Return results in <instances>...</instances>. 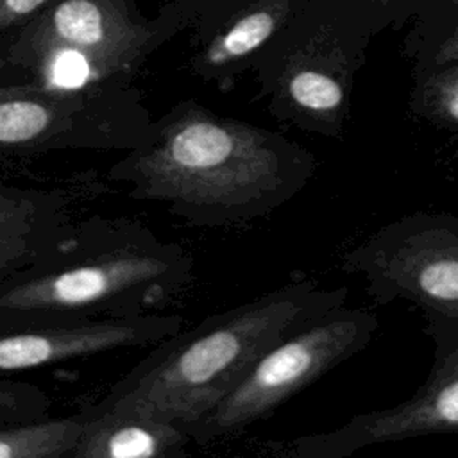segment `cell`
Listing matches in <instances>:
<instances>
[{
  "mask_svg": "<svg viewBox=\"0 0 458 458\" xmlns=\"http://www.w3.org/2000/svg\"><path fill=\"white\" fill-rule=\"evenodd\" d=\"M30 385H13V383H0V424L23 419L29 404H45L43 394H36L30 397L29 394L32 388Z\"/></svg>",
  "mask_w": 458,
  "mask_h": 458,
  "instance_id": "cell-15",
  "label": "cell"
},
{
  "mask_svg": "<svg viewBox=\"0 0 458 458\" xmlns=\"http://www.w3.org/2000/svg\"><path fill=\"white\" fill-rule=\"evenodd\" d=\"M315 170V156L284 134L186 100L150 123L113 175L132 197L166 202L193 225L225 227L270 215Z\"/></svg>",
  "mask_w": 458,
  "mask_h": 458,
  "instance_id": "cell-1",
  "label": "cell"
},
{
  "mask_svg": "<svg viewBox=\"0 0 458 458\" xmlns=\"http://www.w3.org/2000/svg\"><path fill=\"white\" fill-rule=\"evenodd\" d=\"M410 109L429 125L458 138V63L422 72Z\"/></svg>",
  "mask_w": 458,
  "mask_h": 458,
  "instance_id": "cell-13",
  "label": "cell"
},
{
  "mask_svg": "<svg viewBox=\"0 0 458 458\" xmlns=\"http://www.w3.org/2000/svg\"><path fill=\"white\" fill-rule=\"evenodd\" d=\"M340 268L379 304L417 306L435 347L458 344V213L403 215L344 252Z\"/></svg>",
  "mask_w": 458,
  "mask_h": 458,
  "instance_id": "cell-4",
  "label": "cell"
},
{
  "mask_svg": "<svg viewBox=\"0 0 458 458\" xmlns=\"http://www.w3.org/2000/svg\"><path fill=\"white\" fill-rule=\"evenodd\" d=\"M181 315H125L68 327L34 329L0 336V372L34 369L95 352L159 344L182 327Z\"/></svg>",
  "mask_w": 458,
  "mask_h": 458,
  "instance_id": "cell-9",
  "label": "cell"
},
{
  "mask_svg": "<svg viewBox=\"0 0 458 458\" xmlns=\"http://www.w3.org/2000/svg\"><path fill=\"white\" fill-rule=\"evenodd\" d=\"M188 433L131 406L106 401L82 417V429L70 458H168L184 454Z\"/></svg>",
  "mask_w": 458,
  "mask_h": 458,
  "instance_id": "cell-10",
  "label": "cell"
},
{
  "mask_svg": "<svg viewBox=\"0 0 458 458\" xmlns=\"http://www.w3.org/2000/svg\"><path fill=\"white\" fill-rule=\"evenodd\" d=\"M345 286L297 276L188 331L161 340L107 401L186 429L213 410L272 345L308 320L344 304Z\"/></svg>",
  "mask_w": 458,
  "mask_h": 458,
  "instance_id": "cell-2",
  "label": "cell"
},
{
  "mask_svg": "<svg viewBox=\"0 0 458 458\" xmlns=\"http://www.w3.org/2000/svg\"><path fill=\"white\" fill-rule=\"evenodd\" d=\"M191 256L179 245L145 243L20 283L0 295L9 310H73L132 290L170 292L191 276Z\"/></svg>",
  "mask_w": 458,
  "mask_h": 458,
  "instance_id": "cell-8",
  "label": "cell"
},
{
  "mask_svg": "<svg viewBox=\"0 0 458 458\" xmlns=\"http://www.w3.org/2000/svg\"><path fill=\"white\" fill-rule=\"evenodd\" d=\"M277 18L268 11H254L238 18L200 55L199 72L225 89L242 63L256 54L274 36Z\"/></svg>",
  "mask_w": 458,
  "mask_h": 458,
  "instance_id": "cell-11",
  "label": "cell"
},
{
  "mask_svg": "<svg viewBox=\"0 0 458 458\" xmlns=\"http://www.w3.org/2000/svg\"><path fill=\"white\" fill-rule=\"evenodd\" d=\"M379 327L376 313L344 304L302 324L265 351L243 379L184 431L209 444L242 433L336 365L363 351Z\"/></svg>",
  "mask_w": 458,
  "mask_h": 458,
  "instance_id": "cell-5",
  "label": "cell"
},
{
  "mask_svg": "<svg viewBox=\"0 0 458 458\" xmlns=\"http://www.w3.org/2000/svg\"><path fill=\"white\" fill-rule=\"evenodd\" d=\"M82 429V417L0 428V458L70 456Z\"/></svg>",
  "mask_w": 458,
  "mask_h": 458,
  "instance_id": "cell-12",
  "label": "cell"
},
{
  "mask_svg": "<svg viewBox=\"0 0 458 458\" xmlns=\"http://www.w3.org/2000/svg\"><path fill=\"white\" fill-rule=\"evenodd\" d=\"M39 208L29 197L0 190V231H32Z\"/></svg>",
  "mask_w": 458,
  "mask_h": 458,
  "instance_id": "cell-14",
  "label": "cell"
},
{
  "mask_svg": "<svg viewBox=\"0 0 458 458\" xmlns=\"http://www.w3.org/2000/svg\"><path fill=\"white\" fill-rule=\"evenodd\" d=\"M7 34L0 66L57 88H91L127 77L154 30L127 0H54Z\"/></svg>",
  "mask_w": 458,
  "mask_h": 458,
  "instance_id": "cell-3",
  "label": "cell"
},
{
  "mask_svg": "<svg viewBox=\"0 0 458 458\" xmlns=\"http://www.w3.org/2000/svg\"><path fill=\"white\" fill-rule=\"evenodd\" d=\"M440 433H458V344L435 347L431 370L410 399L267 447L284 458H345L370 445Z\"/></svg>",
  "mask_w": 458,
  "mask_h": 458,
  "instance_id": "cell-7",
  "label": "cell"
},
{
  "mask_svg": "<svg viewBox=\"0 0 458 458\" xmlns=\"http://www.w3.org/2000/svg\"><path fill=\"white\" fill-rule=\"evenodd\" d=\"M113 86L0 84V150L138 147L152 122Z\"/></svg>",
  "mask_w": 458,
  "mask_h": 458,
  "instance_id": "cell-6",
  "label": "cell"
},
{
  "mask_svg": "<svg viewBox=\"0 0 458 458\" xmlns=\"http://www.w3.org/2000/svg\"><path fill=\"white\" fill-rule=\"evenodd\" d=\"M54 0H0V34L21 25Z\"/></svg>",
  "mask_w": 458,
  "mask_h": 458,
  "instance_id": "cell-16",
  "label": "cell"
}]
</instances>
